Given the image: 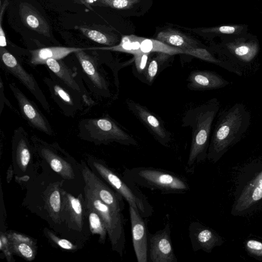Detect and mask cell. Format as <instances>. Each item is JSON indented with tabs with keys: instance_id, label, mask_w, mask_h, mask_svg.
Returning <instances> with one entry per match:
<instances>
[{
	"instance_id": "36",
	"label": "cell",
	"mask_w": 262,
	"mask_h": 262,
	"mask_svg": "<svg viewBox=\"0 0 262 262\" xmlns=\"http://www.w3.org/2000/svg\"><path fill=\"white\" fill-rule=\"evenodd\" d=\"M0 249L4 253L7 260L8 261H12L13 252L10 240L7 235L3 233L2 232L0 236Z\"/></svg>"
},
{
	"instance_id": "42",
	"label": "cell",
	"mask_w": 262,
	"mask_h": 262,
	"mask_svg": "<svg viewBox=\"0 0 262 262\" xmlns=\"http://www.w3.org/2000/svg\"><path fill=\"white\" fill-rule=\"evenodd\" d=\"M79 3H81L82 4L84 5V4L85 3V2L87 1V0H77Z\"/></svg>"
},
{
	"instance_id": "20",
	"label": "cell",
	"mask_w": 262,
	"mask_h": 262,
	"mask_svg": "<svg viewBox=\"0 0 262 262\" xmlns=\"http://www.w3.org/2000/svg\"><path fill=\"white\" fill-rule=\"evenodd\" d=\"M187 88L193 91L218 89L229 85L230 82L215 72L208 70L192 71L187 79Z\"/></svg>"
},
{
	"instance_id": "40",
	"label": "cell",
	"mask_w": 262,
	"mask_h": 262,
	"mask_svg": "<svg viewBox=\"0 0 262 262\" xmlns=\"http://www.w3.org/2000/svg\"><path fill=\"white\" fill-rule=\"evenodd\" d=\"M1 114L2 112L3 108L4 103H6L7 105H9L11 108H13V106L11 105L9 101L6 99L4 93V87L3 85V82L2 79H1Z\"/></svg>"
},
{
	"instance_id": "39",
	"label": "cell",
	"mask_w": 262,
	"mask_h": 262,
	"mask_svg": "<svg viewBox=\"0 0 262 262\" xmlns=\"http://www.w3.org/2000/svg\"><path fill=\"white\" fill-rule=\"evenodd\" d=\"M8 238L11 241L17 242H25L35 246V243L30 237L24 234L14 232L6 234Z\"/></svg>"
},
{
	"instance_id": "13",
	"label": "cell",
	"mask_w": 262,
	"mask_h": 262,
	"mask_svg": "<svg viewBox=\"0 0 262 262\" xmlns=\"http://www.w3.org/2000/svg\"><path fill=\"white\" fill-rule=\"evenodd\" d=\"M170 225L152 234L148 233V261L151 262H177L170 237Z\"/></svg>"
},
{
	"instance_id": "30",
	"label": "cell",
	"mask_w": 262,
	"mask_h": 262,
	"mask_svg": "<svg viewBox=\"0 0 262 262\" xmlns=\"http://www.w3.org/2000/svg\"><path fill=\"white\" fill-rule=\"evenodd\" d=\"M248 26L245 24H229L203 28L201 32L213 36L221 38L244 34L248 32Z\"/></svg>"
},
{
	"instance_id": "4",
	"label": "cell",
	"mask_w": 262,
	"mask_h": 262,
	"mask_svg": "<svg viewBox=\"0 0 262 262\" xmlns=\"http://www.w3.org/2000/svg\"><path fill=\"white\" fill-rule=\"evenodd\" d=\"M88 163L100 177L114 190L120 193L129 205L133 206L143 218L151 216L153 207L138 186L130 183L119 176L102 160L90 157Z\"/></svg>"
},
{
	"instance_id": "32",
	"label": "cell",
	"mask_w": 262,
	"mask_h": 262,
	"mask_svg": "<svg viewBox=\"0 0 262 262\" xmlns=\"http://www.w3.org/2000/svg\"><path fill=\"white\" fill-rule=\"evenodd\" d=\"M140 0H87L84 5L91 10V6H105L116 9H127L138 3Z\"/></svg>"
},
{
	"instance_id": "24",
	"label": "cell",
	"mask_w": 262,
	"mask_h": 262,
	"mask_svg": "<svg viewBox=\"0 0 262 262\" xmlns=\"http://www.w3.org/2000/svg\"><path fill=\"white\" fill-rule=\"evenodd\" d=\"M156 39L169 46L182 49H192L200 47L199 43L194 39L172 29L160 32Z\"/></svg>"
},
{
	"instance_id": "15",
	"label": "cell",
	"mask_w": 262,
	"mask_h": 262,
	"mask_svg": "<svg viewBox=\"0 0 262 262\" xmlns=\"http://www.w3.org/2000/svg\"><path fill=\"white\" fill-rule=\"evenodd\" d=\"M44 82L48 88L51 96L65 115L73 116L82 108L79 96H74L71 89L62 82L56 76L46 77Z\"/></svg>"
},
{
	"instance_id": "33",
	"label": "cell",
	"mask_w": 262,
	"mask_h": 262,
	"mask_svg": "<svg viewBox=\"0 0 262 262\" xmlns=\"http://www.w3.org/2000/svg\"><path fill=\"white\" fill-rule=\"evenodd\" d=\"M10 242L13 253L29 261L34 259L35 255L34 246L25 242H17L10 240Z\"/></svg>"
},
{
	"instance_id": "29",
	"label": "cell",
	"mask_w": 262,
	"mask_h": 262,
	"mask_svg": "<svg viewBox=\"0 0 262 262\" xmlns=\"http://www.w3.org/2000/svg\"><path fill=\"white\" fill-rule=\"evenodd\" d=\"M85 209L88 215L90 229L93 234L99 236V242L104 244L107 232L99 213L92 206L85 203Z\"/></svg>"
},
{
	"instance_id": "9",
	"label": "cell",
	"mask_w": 262,
	"mask_h": 262,
	"mask_svg": "<svg viewBox=\"0 0 262 262\" xmlns=\"http://www.w3.org/2000/svg\"><path fill=\"white\" fill-rule=\"evenodd\" d=\"M34 150L50 166L51 169L64 179L73 180L75 172L71 158L56 143H49L35 135L31 137Z\"/></svg>"
},
{
	"instance_id": "26",
	"label": "cell",
	"mask_w": 262,
	"mask_h": 262,
	"mask_svg": "<svg viewBox=\"0 0 262 262\" xmlns=\"http://www.w3.org/2000/svg\"><path fill=\"white\" fill-rule=\"evenodd\" d=\"M62 189L59 184L49 186L45 194V209L49 216L57 224L61 222Z\"/></svg>"
},
{
	"instance_id": "2",
	"label": "cell",
	"mask_w": 262,
	"mask_h": 262,
	"mask_svg": "<svg viewBox=\"0 0 262 262\" xmlns=\"http://www.w3.org/2000/svg\"><path fill=\"white\" fill-rule=\"evenodd\" d=\"M220 102L213 98L188 110L184 114L181 125L191 129V139L187 161L189 167L207 158L213 121L219 113Z\"/></svg>"
},
{
	"instance_id": "16",
	"label": "cell",
	"mask_w": 262,
	"mask_h": 262,
	"mask_svg": "<svg viewBox=\"0 0 262 262\" xmlns=\"http://www.w3.org/2000/svg\"><path fill=\"white\" fill-rule=\"evenodd\" d=\"M133 245L138 262H147L148 232L144 218L133 206L129 205Z\"/></svg>"
},
{
	"instance_id": "5",
	"label": "cell",
	"mask_w": 262,
	"mask_h": 262,
	"mask_svg": "<svg viewBox=\"0 0 262 262\" xmlns=\"http://www.w3.org/2000/svg\"><path fill=\"white\" fill-rule=\"evenodd\" d=\"M79 131L81 139L96 144L116 142L127 146L138 145L135 138L109 116L82 120Z\"/></svg>"
},
{
	"instance_id": "11",
	"label": "cell",
	"mask_w": 262,
	"mask_h": 262,
	"mask_svg": "<svg viewBox=\"0 0 262 262\" xmlns=\"http://www.w3.org/2000/svg\"><path fill=\"white\" fill-rule=\"evenodd\" d=\"M9 86L18 103L21 116L29 125L48 135H53L54 132L49 121L36 104L25 95L15 82L9 83Z\"/></svg>"
},
{
	"instance_id": "25",
	"label": "cell",
	"mask_w": 262,
	"mask_h": 262,
	"mask_svg": "<svg viewBox=\"0 0 262 262\" xmlns=\"http://www.w3.org/2000/svg\"><path fill=\"white\" fill-rule=\"evenodd\" d=\"M85 36L97 43L108 46H115L117 41L116 36L106 28L99 25H84L75 27Z\"/></svg>"
},
{
	"instance_id": "35",
	"label": "cell",
	"mask_w": 262,
	"mask_h": 262,
	"mask_svg": "<svg viewBox=\"0 0 262 262\" xmlns=\"http://www.w3.org/2000/svg\"><path fill=\"white\" fill-rule=\"evenodd\" d=\"M245 247L249 255L256 259H262V241L249 239L245 242Z\"/></svg>"
},
{
	"instance_id": "22",
	"label": "cell",
	"mask_w": 262,
	"mask_h": 262,
	"mask_svg": "<svg viewBox=\"0 0 262 262\" xmlns=\"http://www.w3.org/2000/svg\"><path fill=\"white\" fill-rule=\"evenodd\" d=\"M90 49L66 47H50L30 50L31 54L30 63L33 66L46 64L49 59L60 60L71 53Z\"/></svg>"
},
{
	"instance_id": "23",
	"label": "cell",
	"mask_w": 262,
	"mask_h": 262,
	"mask_svg": "<svg viewBox=\"0 0 262 262\" xmlns=\"http://www.w3.org/2000/svg\"><path fill=\"white\" fill-rule=\"evenodd\" d=\"M84 50L74 53L83 70L97 88L102 91H108L106 81L99 71L94 58Z\"/></svg>"
},
{
	"instance_id": "41",
	"label": "cell",
	"mask_w": 262,
	"mask_h": 262,
	"mask_svg": "<svg viewBox=\"0 0 262 262\" xmlns=\"http://www.w3.org/2000/svg\"><path fill=\"white\" fill-rule=\"evenodd\" d=\"M29 179V176H24L22 177H17L16 180L19 181H27Z\"/></svg>"
},
{
	"instance_id": "3",
	"label": "cell",
	"mask_w": 262,
	"mask_h": 262,
	"mask_svg": "<svg viewBox=\"0 0 262 262\" xmlns=\"http://www.w3.org/2000/svg\"><path fill=\"white\" fill-rule=\"evenodd\" d=\"M123 177L130 183L162 194H182L190 190L185 178L158 168L141 166L127 168Z\"/></svg>"
},
{
	"instance_id": "8",
	"label": "cell",
	"mask_w": 262,
	"mask_h": 262,
	"mask_svg": "<svg viewBox=\"0 0 262 262\" xmlns=\"http://www.w3.org/2000/svg\"><path fill=\"white\" fill-rule=\"evenodd\" d=\"M236 188L231 213L241 215L262 203V162L256 163L250 176Z\"/></svg>"
},
{
	"instance_id": "19",
	"label": "cell",
	"mask_w": 262,
	"mask_h": 262,
	"mask_svg": "<svg viewBox=\"0 0 262 262\" xmlns=\"http://www.w3.org/2000/svg\"><path fill=\"white\" fill-rule=\"evenodd\" d=\"M34 146L30 137L23 126L13 132L12 140V154L15 165L24 172L30 162Z\"/></svg>"
},
{
	"instance_id": "12",
	"label": "cell",
	"mask_w": 262,
	"mask_h": 262,
	"mask_svg": "<svg viewBox=\"0 0 262 262\" xmlns=\"http://www.w3.org/2000/svg\"><path fill=\"white\" fill-rule=\"evenodd\" d=\"M81 172L85 185L103 202L112 208L122 211L125 208L124 198L109 187L82 162Z\"/></svg>"
},
{
	"instance_id": "37",
	"label": "cell",
	"mask_w": 262,
	"mask_h": 262,
	"mask_svg": "<svg viewBox=\"0 0 262 262\" xmlns=\"http://www.w3.org/2000/svg\"><path fill=\"white\" fill-rule=\"evenodd\" d=\"M9 4V0H4L3 3L1 4L0 12V46L5 48L7 46V40L4 30L2 26L3 17L5 9Z\"/></svg>"
},
{
	"instance_id": "31",
	"label": "cell",
	"mask_w": 262,
	"mask_h": 262,
	"mask_svg": "<svg viewBox=\"0 0 262 262\" xmlns=\"http://www.w3.org/2000/svg\"><path fill=\"white\" fill-rule=\"evenodd\" d=\"M171 56L173 55L159 52L149 61L145 71L146 79L149 83L154 81Z\"/></svg>"
},
{
	"instance_id": "7",
	"label": "cell",
	"mask_w": 262,
	"mask_h": 262,
	"mask_svg": "<svg viewBox=\"0 0 262 262\" xmlns=\"http://www.w3.org/2000/svg\"><path fill=\"white\" fill-rule=\"evenodd\" d=\"M213 50L236 67H246L257 56L259 43L257 37L247 32L221 38Z\"/></svg>"
},
{
	"instance_id": "18",
	"label": "cell",
	"mask_w": 262,
	"mask_h": 262,
	"mask_svg": "<svg viewBox=\"0 0 262 262\" xmlns=\"http://www.w3.org/2000/svg\"><path fill=\"white\" fill-rule=\"evenodd\" d=\"M84 204V199L81 194L76 198L62 190L61 222H66L70 228L81 231L83 225Z\"/></svg>"
},
{
	"instance_id": "27",
	"label": "cell",
	"mask_w": 262,
	"mask_h": 262,
	"mask_svg": "<svg viewBox=\"0 0 262 262\" xmlns=\"http://www.w3.org/2000/svg\"><path fill=\"white\" fill-rule=\"evenodd\" d=\"M46 64L62 82L83 95L81 88L74 78V72L61 59H49L47 60Z\"/></svg>"
},
{
	"instance_id": "14",
	"label": "cell",
	"mask_w": 262,
	"mask_h": 262,
	"mask_svg": "<svg viewBox=\"0 0 262 262\" xmlns=\"http://www.w3.org/2000/svg\"><path fill=\"white\" fill-rule=\"evenodd\" d=\"M126 104L129 110L146 127L155 139L164 146L169 145L171 134L164 127L162 122L146 107L131 99Z\"/></svg>"
},
{
	"instance_id": "21",
	"label": "cell",
	"mask_w": 262,
	"mask_h": 262,
	"mask_svg": "<svg viewBox=\"0 0 262 262\" xmlns=\"http://www.w3.org/2000/svg\"><path fill=\"white\" fill-rule=\"evenodd\" d=\"M19 14L22 23L27 28L48 37H51L50 25L40 12L30 4L20 3Z\"/></svg>"
},
{
	"instance_id": "28",
	"label": "cell",
	"mask_w": 262,
	"mask_h": 262,
	"mask_svg": "<svg viewBox=\"0 0 262 262\" xmlns=\"http://www.w3.org/2000/svg\"><path fill=\"white\" fill-rule=\"evenodd\" d=\"M132 36L138 42L140 46L136 54L140 53L150 54L152 52L164 53L171 55L185 54L186 49L169 46L157 39L146 38L134 35H132Z\"/></svg>"
},
{
	"instance_id": "17",
	"label": "cell",
	"mask_w": 262,
	"mask_h": 262,
	"mask_svg": "<svg viewBox=\"0 0 262 262\" xmlns=\"http://www.w3.org/2000/svg\"><path fill=\"white\" fill-rule=\"evenodd\" d=\"M191 247L194 251L203 250L210 253L224 242L222 237L212 229L199 222H191L188 228Z\"/></svg>"
},
{
	"instance_id": "10",
	"label": "cell",
	"mask_w": 262,
	"mask_h": 262,
	"mask_svg": "<svg viewBox=\"0 0 262 262\" xmlns=\"http://www.w3.org/2000/svg\"><path fill=\"white\" fill-rule=\"evenodd\" d=\"M0 55L2 68L15 77L49 113L50 104L33 75L28 72L15 56L5 48H0Z\"/></svg>"
},
{
	"instance_id": "1",
	"label": "cell",
	"mask_w": 262,
	"mask_h": 262,
	"mask_svg": "<svg viewBox=\"0 0 262 262\" xmlns=\"http://www.w3.org/2000/svg\"><path fill=\"white\" fill-rule=\"evenodd\" d=\"M251 115L245 106L236 103L219 112L210 140L207 159L215 163L246 134Z\"/></svg>"
},
{
	"instance_id": "6",
	"label": "cell",
	"mask_w": 262,
	"mask_h": 262,
	"mask_svg": "<svg viewBox=\"0 0 262 262\" xmlns=\"http://www.w3.org/2000/svg\"><path fill=\"white\" fill-rule=\"evenodd\" d=\"M84 193L85 203L97 211L104 224L112 249L122 257L126 239L124 229L125 221L122 212L105 204L85 185Z\"/></svg>"
},
{
	"instance_id": "34",
	"label": "cell",
	"mask_w": 262,
	"mask_h": 262,
	"mask_svg": "<svg viewBox=\"0 0 262 262\" xmlns=\"http://www.w3.org/2000/svg\"><path fill=\"white\" fill-rule=\"evenodd\" d=\"M44 232L46 237L51 242L61 249L72 251L77 250V245H74L70 241L58 237L47 228H45Z\"/></svg>"
},
{
	"instance_id": "38",
	"label": "cell",
	"mask_w": 262,
	"mask_h": 262,
	"mask_svg": "<svg viewBox=\"0 0 262 262\" xmlns=\"http://www.w3.org/2000/svg\"><path fill=\"white\" fill-rule=\"evenodd\" d=\"M150 53H140L134 56L137 69L139 72H142L147 64L148 58Z\"/></svg>"
}]
</instances>
